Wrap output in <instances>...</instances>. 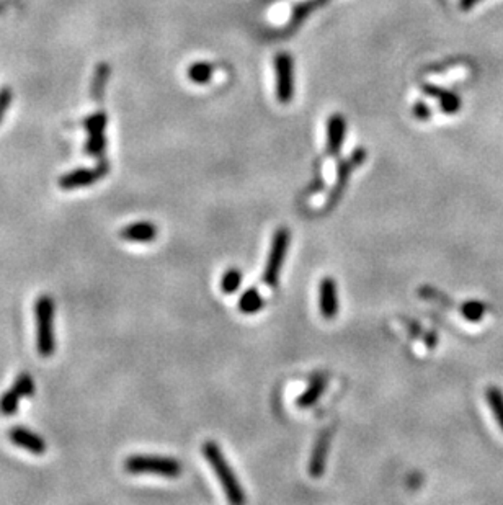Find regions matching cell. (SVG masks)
Listing matches in <instances>:
<instances>
[{"mask_svg":"<svg viewBox=\"0 0 503 505\" xmlns=\"http://www.w3.org/2000/svg\"><path fill=\"white\" fill-rule=\"evenodd\" d=\"M203 455L209 463V466L213 468V471L216 473L219 482H221L224 492H226L227 501L235 505L244 504L245 502L244 489L240 486L237 476L234 475L232 468H230L229 461L226 460V456L223 455V451L218 446V444H214L213 440L206 441V444L203 445Z\"/></svg>","mask_w":503,"mask_h":505,"instance_id":"cell-1","label":"cell"},{"mask_svg":"<svg viewBox=\"0 0 503 505\" xmlns=\"http://www.w3.org/2000/svg\"><path fill=\"white\" fill-rule=\"evenodd\" d=\"M36 316V348L41 357H51L56 350L54 331H52V319H54V303L51 296L41 295L35 306Z\"/></svg>","mask_w":503,"mask_h":505,"instance_id":"cell-2","label":"cell"},{"mask_svg":"<svg viewBox=\"0 0 503 505\" xmlns=\"http://www.w3.org/2000/svg\"><path fill=\"white\" fill-rule=\"evenodd\" d=\"M124 470L131 475H157L164 477H177L182 475V463L167 456L134 455L124 461Z\"/></svg>","mask_w":503,"mask_h":505,"instance_id":"cell-3","label":"cell"},{"mask_svg":"<svg viewBox=\"0 0 503 505\" xmlns=\"http://www.w3.org/2000/svg\"><path fill=\"white\" fill-rule=\"evenodd\" d=\"M291 234L286 227H280L275 232L273 242H271V249L268 254V260H266L265 270H264V283L270 288H276L280 283L281 268L285 263L288 247H290Z\"/></svg>","mask_w":503,"mask_h":505,"instance_id":"cell-4","label":"cell"},{"mask_svg":"<svg viewBox=\"0 0 503 505\" xmlns=\"http://www.w3.org/2000/svg\"><path fill=\"white\" fill-rule=\"evenodd\" d=\"M276 71V95L281 103H290L295 95V69L292 57L285 53L275 57Z\"/></svg>","mask_w":503,"mask_h":505,"instance_id":"cell-5","label":"cell"},{"mask_svg":"<svg viewBox=\"0 0 503 505\" xmlns=\"http://www.w3.org/2000/svg\"><path fill=\"white\" fill-rule=\"evenodd\" d=\"M108 118L103 112L93 113L92 117L85 119V129L88 133L87 153L92 158H100L107 148V139H105V128H107Z\"/></svg>","mask_w":503,"mask_h":505,"instance_id":"cell-6","label":"cell"},{"mask_svg":"<svg viewBox=\"0 0 503 505\" xmlns=\"http://www.w3.org/2000/svg\"><path fill=\"white\" fill-rule=\"evenodd\" d=\"M110 172V164L107 160H103L100 165L93 169H77L71 174L62 175L59 179V186L64 190H74L81 189V186H88L95 184L100 179H103Z\"/></svg>","mask_w":503,"mask_h":505,"instance_id":"cell-7","label":"cell"},{"mask_svg":"<svg viewBox=\"0 0 503 505\" xmlns=\"http://www.w3.org/2000/svg\"><path fill=\"white\" fill-rule=\"evenodd\" d=\"M365 159H366V150L360 148V149H356L352 155H350V159L340 162L338 170H337V182H335L333 190L330 191V196L327 200V208L333 206L335 203L340 200V196H342V194H343L345 185H347V182H348L350 174H352L353 169L360 167V165L365 162Z\"/></svg>","mask_w":503,"mask_h":505,"instance_id":"cell-8","label":"cell"},{"mask_svg":"<svg viewBox=\"0 0 503 505\" xmlns=\"http://www.w3.org/2000/svg\"><path fill=\"white\" fill-rule=\"evenodd\" d=\"M332 435H333V430L326 429L324 432H321V435L317 436V441H316V445H314L311 458H309V466H307L309 475H311L312 477H321L324 475V471H326L330 444H332Z\"/></svg>","mask_w":503,"mask_h":505,"instance_id":"cell-9","label":"cell"},{"mask_svg":"<svg viewBox=\"0 0 503 505\" xmlns=\"http://www.w3.org/2000/svg\"><path fill=\"white\" fill-rule=\"evenodd\" d=\"M319 309L324 319H333L338 314V293L337 283L332 277L322 278L319 285Z\"/></svg>","mask_w":503,"mask_h":505,"instance_id":"cell-10","label":"cell"},{"mask_svg":"<svg viewBox=\"0 0 503 505\" xmlns=\"http://www.w3.org/2000/svg\"><path fill=\"white\" fill-rule=\"evenodd\" d=\"M345 133H347V123L342 114H333L327 121V153L329 155H338L342 149Z\"/></svg>","mask_w":503,"mask_h":505,"instance_id":"cell-11","label":"cell"},{"mask_svg":"<svg viewBox=\"0 0 503 505\" xmlns=\"http://www.w3.org/2000/svg\"><path fill=\"white\" fill-rule=\"evenodd\" d=\"M8 435H10V440H12V444L22 446V448L28 450L30 453H33V455H45L46 453L45 440L28 429L15 427V429L10 430Z\"/></svg>","mask_w":503,"mask_h":505,"instance_id":"cell-12","label":"cell"},{"mask_svg":"<svg viewBox=\"0 0 503 505\" xmlns=\"http://www.w3.org/2000/svg\"><path fill=\"white\" fill-rule=\"evenodd\" d=\"M157 232L159 231H157L155 225H152L149 221H139L123 227L119 231V236L129 242H152L155 241Z\"/></svg>","mask_w":503,"mask_h":505,"instance_id":"cell-13","label":"cell"},{"mask_svg":"<svg viewBox=\"0 0 503 505\" xmlns=\"http://www.w3.org/2000/svg\"><path fill=\"white\" fill-rule=\"evenodd\" d=\"M327 386V379L324 376H317L314 378L311 384H309L306 391H304L300 398L296 400V405L301 409H309L312 408L314 404H317V400L322 398L324 391H326Z\"/></svg>","mask_w":503,"mask_h":505,"instance_id":"cell-14","label":"cell"},{"mask_svg":"<svg viewBox=\"0 0 503 505\" xmlns=\"http://www.w3.org/2000/svg\"><path fill=\"white\" fill-rule=\"evenodd\" d=\"M423 90H425L428 95L438 97L439 107H442V110H443L444 114H454V113L459 112L461 100H459V97L456 95V93L448 92V90H442V88H437L433 85H425V87H423Z\"/></svg>","mask_w":503,"mask_h":505,"instance_id":"cell-15","label":"cell"},{"mask_svg":"<svg viewBox=\"0 0 503 505\" xmlns=\"http://www.w3.org/2000/svg\"><path fill=\"white\" fill-rule=\"evenodd\" d=\"M265 298L256 288L245 290L237 301V308L242 314H256L264 309Z\"/></svg>","mask_w":503,"mask_h":505,"instance_id":"cell-16","label":"cell"},{"mask_svg":"<svg viewBox=\"0 0 503 505\" xmlns=\"http://www.w3.org/2000/svg\"><path fill=\"white\" fill-rule=\"evenodd\" d=\"M485 400L494 414L497 425L503 432V391L499 386H489L485 391Z\"/></svg>","mask_w":503,"mask_h":505,"instance_id":"cell-17","label":"cell"},{"mask_svg":"<svg viewBox=\"0 0 503 505\" xmlns=\"http://www.w3.org/2000/svg\"><path fill=\"white\" fill-rule=\"evenodd\" d=\"M459 312H461V316H463L466 321L480 322L482 319H484V316L487 312V306L482 303V301L471 299V301H466V303H463L459 306Z\"/></svg>","mask_w":503,"mask_h":505,"instance_id":"cell-18","label":"cell"},{"mask_svg":"<svg viewBox=\"0 0 503 505\" xmlns=\"http://www.w3.org/2000/svg\"><path fill=\"white\" fill-rule=\"evenodd\" d=\"M242 285V273L237 268H229L221 277V291L226 295H234Z\"/></svg>","mask_w":503,"mask_h":505,"instance_id":"cell-19","label":"cell"},{"mask_svg":"<svg viewBox=\"0 0 503 505\" xmlns=\"http://www.w3.org/2000/svg\"><path fill=\"white\" fill-rule=\"evenodd\" d=\"M110 77V67L107 64H98L95 71V77H93V84H92V97L95 100L100 102L105 92V84H107Z\"/></svg>","mask_w":503,"mask_h":505,"instance_id":"cell-20","label":"cell"},{"mask_svg":"<svg viewBox=\"0 0 503 505\" xmlns=\"http://www.w3.org/2000/svg\"><path fill=\"white\" fill-rule=\"evenodd\" d=\"M188 77L196 84H206L213 77V66L208 62H195L190 69H188Z\"/></svg>","mask_w":503,"mask_h":505,"instance_id":"cell-21","label":"cell"},{"mask_svg":"<svg viewBox=\"0 0 503 505\" xmlns=\"http://www.w3.org/2000/svg\"><path fill=\"white\" fill-rule=\"evenodd\" d=\"M406 326H407V329L412 332L413 337H417V338H420V340H423V343H425L428 348L437 347V343H438L437 334H433V332H427L425 329H422V327L418 326L415 321H406Z\"/></svg>","mask_w":503,"mask_h":505,"instance_id":"cell-22","label":"cell"},{"mask_svg":"<svg viewBox=\"0 0 503 505\" xmlns=\"http://www.w3.org/2000/svg\"><path fill=\"white\" fill-rule=\"evenodd\" d=\"M20 399H22V396H20L15 389L12 388L8 393H5L2 396V399H0V412L5 415H12L15 410L18 409V403Z\"/></svg>","mask_w":503,"mask_h":505,"instance_id":"cell-23","label":"cell"},{"mask_svg":"<svg viewBox=\"0 0 503 505\" xmlns=\"http://www.w3.org/2000/svg\"><path fill=\"white\" fill-rule=\"evenodd\" d=\"M413 114H415L417 119H422V121H425L430 117H432V110H430V107L427 105L425 102H417L415 107H413Z\"/></svg>","mask_w":503,"mask_h":505,"instance_id":"cell-24","label":"cell"},{"mask_svg":"<svg viewBox=\"0 0 503 505\" xmlns=\"http://www.w3.org/2000/svg\"><path fill=\"white\" fill-rule=\"evenodd\" d=\"M10 102H12V92H10V88H4L0 92V121H2L5 112L10 107Z\"/></svg>","mask_w":503,"mask_h":505,"instance_id":"cell-25","label":"cell"},{"mask_svg":"<svg viewBox=\"0 0 503 505\" xmlns=\"http://www.w3.org/2000/svg\"><path fill=\"white\" fill-rule=\"evenodd\" d=\"M479 2H482V0H461V7H463L464 10H471L474 7V5H478Z\"/></svg>","mask_w":503,"mask_h":505,"instance_id":"cell-26","label":"cell"},{"mask_svg":"<svg viewBox=\"0 0 503 505\" xmlns=\"http://www.w3.org/2000/svg\"><path fill=\"white\" fill-rule=\"evenodd\" d=\"M5 7H7V5H5V4H2V2H0V13H2V12H5Z\"/></svg>","mask_w":503,"mask_h":505,"instance_id":"cell-27","label":"cell"}]
</instances>
